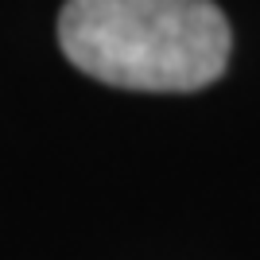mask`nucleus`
I'll return each mask as SVG.
<instances>
[{
    "label": "nucleus",
    "instance_id": "1",
    "mask_svg": "<svg viewBox=\"0 0 260 260\" xmlns=\"http://www.w3.org/2000/svg\"><path fill=\"white\" fill-rule=\"evenodd\" d=\"M58 47L105 86L190 93L225 74L233 31L214 0H66Z\"/></svg>",
    "mask_w": 260,
    "mask_h": 260
}]
</instances>
